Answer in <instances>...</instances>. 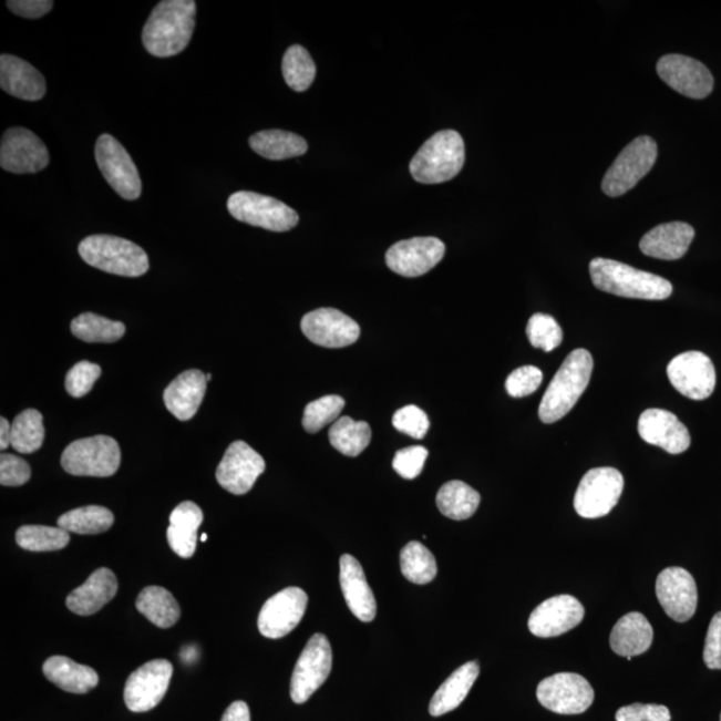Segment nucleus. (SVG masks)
I'll return each mask as SVG.
<instances>
[{"instance_id": "ea45409f", "label": "nucleus", "mask_w": 721, "mask_h": 721, "mask_svg": "<svg viewBox=\"0 0 721 721\" xmlns=\"http://www.w3.org/2000/svg\"><path fill=\"white\" fill-rule=\"evenodd\" d=\"M71 331L84 342H115L126 333V327L122 322L107 320L105 317L94 313H84L74 318L71 322Z\"/></svg>"}, {"instance_id": "a878e982", "label": "nucleus", "mask_w": 721, "mask_h": 721, "mask_svg": "<svg viewBox=\"0 0 721 721\" xmlns=\"http://www.w3.org/2000/svg\"><path fill=\"white\" fill-rule=\"evenodd\" d=\"M694 238V229L686 223H668L656 226L640 240V250L646 256L677 261L687 255Z\"/></svg>"}, {"instance_id": "49530a36", "label": "nucleus", "mask_w": 721, "mask_h": 721, "mask_svg": "<svg viewBox=\"0 0 721 721\" xmlns=\"http://www.w3.org/2000/svg\"><path fill=\"white\" fill-rule=\"evenodd\" d=\"M393 426L399 432L408 434L415 440H422L426 436L429 426V418L422 409L415 405H408L399 409L393 415Z\"/></svg>"}, {"instance_id": "20e7f679", "label": "nucleus", "mask_w": 721, "mask_h": 721, "mask_svg": "<svg viewBox=\"0 0 721 721\" xmlns=\"http://www.w3.org/2000/svg\"><path fill=\"white\" fill-rule=\"evenodd\" d=\"M465 143L454 130H444L429 138L411 162L412 177L420 184H444L463 171Z\"/></svg>"}, {"instance_id": "aec40b11", "label": "nucleus", "mask_w": 721, "mask_h": 721, "mask_svg": "<svg viewBox=\"0 0 721 721\" xmlns=\"http://www.w3.org/2000/svg\"><path fill=\"white\" fill-rule=\"evenodd\" d=\"M656 69L662 82L688 99L704 100L712 93L714 81L711 71L693 58L665 55Z\"/></svg>"}, {"instance_id": "e433bc0d", "label": "nucleus", "mask_w": 721, "mask_h": 721, "mask_svg": "<svg viewBox=\"0 0 721 721\" xmlns=\"http://www.w3.org/2000/svg\"><path fill=\"white\" fill-rule=\"evenodd\" d=\"M113 524V512L99 505L82 506L58 518L60 528L76 535H100L112 528Z\"/></svg>"}, {"instance_id": "7c9ffc66", "label": "nucleus", "mask_w": 721, "mask_h": 721, "mask_svg": "<svg viewBox=\"0 0 721 721\" xmlns=\"http://www.w3.org/2000/svg\"><path fill=\"white\" fill-rule=\"evenodd\" d=\"M478 674L480 666L477 661L466 662V665L456 669L433 694L431 704H429V713L434 718H439L456 710L466 699L467 693L471 692Z\"/></svg>"}, {"instance_id": "1a4fd4ad", "label": "nucleus", "mask_w": 721, "mask_h": 721, "mask_svg": "<svg viewBox=\"0 0 721 721\" xmlns=\"http://www.w3.org/2000/svg\"><path fill=\"white\" fill-rule=\"evenodd\" d=\"M624 490L622 474L615 467H595L580 481L575 509L584 518L607 516L619 503Z\"/></svg>"}, {"instance_id": "a19ab883", "label": "nucleus", "mask_w": 721, "mask_h": 721, "mask_svg": "<svg viewBox=\"0 0 721 721\" xmlns=\"http://www.w3.org/2000/svg\"><path fill=\"white\" fill-rule=\"evenodd\" d=\"M282 74L291 90L297 93L307 91L317 74L316 64L309 51L300 44L291 45L284 55Z\"/></svg>"}, {"instance_id": "dca6fc26", "label": "nucleus", "mask_w": 721, "mask_h": 721, "mask_svg": "<svg viewBox=\"0 0 721 721\" xmlns=\"http://www.w3.org/2000/svg\"><path fill=\"white\" fill-rule=\"evenodd\" d=\"M443 240L434 237H418L400 240L387 251L388 268L395 275L414 278L426 275L445 256Z\"/></svg>"}, {"instance_id": "4c0bfd02", "label": "nucleus", "mask_w": 721, "mask_h": 721, "mask_svg": "<svg viewBox=\"0 0 721 721\" xmlns=\"http://www.w3.org/2000/svg\"><path fill=\"white\" fill-rule=\"evenodd\" d=\"M401 571L406 579L418 586H425L437 575V563L424 544L411 542L401 550Z\"/></svg>"}, {"instance_id": "09e8293b", "label": "nucleus", "mask_w": 721, "mask_h": 721, "mask_svg": "<svg viewBox=\"0 0 721 721\" xmlns=\"http://www.w3.org/2000/svg\"><path fill=\"white\" fill-rule=\"evenodd\" d=\"M428 450L424 446L405 447L395 453L393 459V470L406 480L419 477L424 470L428 459Z\"/></svg>"}, {"instance_id": "cd10ccee", "label": "nucleus", "mask_w": 721, "mask_h": 721, "mask_svg": "<svg viewBox=\"0 0 721 721\" xmlns=\"http://www.w3.org/2000/svg\"><path fill=\"white\" fill-rule=\"evenodd\" d=\"M119 593V580L113 570L100 568L68 596V608L80 616H91L112 601Z\"/></svg>"}, {"instance_id": "39448f33", "label": "nucleus", "mask_w": 721, "mask_h": 721, "mask_svg": "<svg viewBox=\"0 0 721 721\" xmlns=\"http://www.w3.org/2000/svg\"><path fill=\"white\" fill-rule=\"evenodd\" d=\"M78 250L84 262L110 275L134 278L146 275L151 268L141 246L107 234L84 238Z\"/></svg>"}, {"instance_id": "4be33fe9", "label": "nucleus", "mask_w": 721, "mask_h": 721, "mask_svg": "<svg viewBox=\"0 0 721 721\" xmlns=\"http://www.w3.org/2000/svg\"><path fill=\"white\" fill-rule=\"evenodd\" d=\"M586 616L583 604L570 595L550 597L532 612L529 631L537 638H557L579 626Z\"/></svg>"}, {"instance_id": "9d476101", "label": "nucleus", "mask_w": 721, "mask_h": 721, "mask_svg": "<svg viewBox=\"0 0 721 721\" xmlns=\"http://www.w3.org/2000/svg\"><path fill=\"white\" fill-rule=\"evenodd\" d=\"M95 159L103 177L123 199L141 197L142 181L132 155L113 135L102 134L96 141Z\"/></svg>"}, {"instance_id": "423d86ee", "label": "nucleus", "mask_w": 721, "mask_h": 721, "mask_svg": "<svg viewBox=\"0 0 721 721\" xmlns=\"http://www.w3.org/2000/svg\"><path fill=\"white\" fill-rule=\"evenodd\" d=\"M61 464L73 476L110 477L120 470V445L109 436L76 440L64 450Z\"/></svg>"}, {"instance_id": "473e14b6", "label": "nucleus", "mask_w": 721, "mask_h": 721, "mask_svg": "<svg viewBox=\"0 0 721 721\" xmlns=\"http://www.w3.org/2000/svg\"><path fill=\"white\" fill-rule=\"evenodd\" d=\"M250 147L266 159L282 161L300 157L308 152V142L284 130H265L250 136Z\"/></svg>"}, {"instance_id": "6e6552de", "label": "nucleus", "mask_w": 721, "mask_h": 721, "mask_svg": "<svg viewBox=\"0 0 721 721\" xmlns=\"http://www.w3.org/2000/svg\"><path fill=\"white\" fill-rule=\"evenodd\" d=\"M658 158V145L651 136H639L624 148L602 179L608 197H620L639 184L652 171Z\"/></svg>"}, {"instance_id": "c756f323", "label": "nucleus", "mask_w": 721, "mask_h": 721, "mask_svg": "<svg viewBox=\"0 0 721 721\" xmlns=\"http://www.w3.org/2000/svg\"><path fill=\"white\" fill-rule=\"evenodd\" d=\"M203 522V509L193 502L181 503L172 512L167 542L174 554L182 558H190L196 554L198 529Z\"/></svg>"}, {"instance_id": "603ef678", "label": "nucleus", "mask_w": 721, "mask_h": 721, "mask_svg": "<svg viewBox=\"0 0 721 721\" xmlns=\"http://www.w3.org/2000/svg\"><path fill=\"white\" fill-rule=\"evenodd\" d=\"M703 659L710 669H721V612L712 617L708 627Z\"/></svg>"}, {"instance_id": "393cba45", "label": "nucleus", "mask_w": 721, "mask_h": 721, "mask_svg": "<svg viewBox=\"0 0 721 721\" xmlns=\"http://www.w3.org/2000/svg\"><path fill=\"white\" fill-rule=\"evenodd\" d=\"M340 583L343 597L352 614L363 622L374 620L377 602L367 581L362 565L352 555H343L340 560Z\"/></svg>"}, {"instance_id": "864d4df0", "label": "nucleus", "mask_w": 721, "mask_h": 721, "mask_svg": "<svg viewBox=\"0 0 721 721\" xmlns=\"http://www.w3.org/2000/svg\"><path fill=\"white\" fill-rule=\"evenodd\" d=\"M6 4L19 17L39 19L53 10L54 2L51 0H9Z\"/></svg>"}, {"instance_id": "a211bd4d", "label": "nucleus", "mask_w": 721, "mask_h": 721, "mask_svg": "<svg viewBox=\"0 0 721 721\" xmlns=\"http://www.w3.org/2000/svg\"><path fill=\"white\" fill-rule=\"evenodd\" d=\"M265 460L261 454L244 441H236L225 453L217 467V481L220 486L233 495H246L255 486L256 481L265 472Z\"/></svg>"}, {"instance_id": "b1692460", "label": "nucleus", "mask_w": 721, "mask_h": 721, "mask_svg": "<svg viewBox=\"0 0 721 721\" xmlns=\"http://www.w3.org/2000/svg\"><path fill=\"white\" fill-rule=\"evenodd\" d=\"M0 87L18 100L35 102L45 95V80L41 71L21 58L0 56Z\"/></svg>"}, {"instance_id": "79ce46f5", "label": "nucleus", "mask_w": 721, "mask_h": 721, "mask_svg": "<svg viewBox=\"0 0 721 721\" xmlns=\"http://www.w3.org/2000/svg\"><path fill=\"white\" fill-rule=\"evenodd\" d=\"M16 540L25 550L54 552L68 547L70 534L60 526L24 525L17 531Z\"/></svg>"}, {"instance_id": "6ab92c4d", "label": "nucleus", "mask_w": 721, "mask_h": 721, "mask_svg": "<svg viewBox=\"0 0 721 721\" xmlns=\"http://www.w3.org/2000/svg\"><path fill=\"white\" fill-rule=\"evenodd\" d=\"M301 329L309 341L329 349L353 346L361 334L360 325L353 318L331 308L310 311L302 318Z\"/></svg>"}, {"instance_id": "a18cd8bd", "label": "nucleus", "mask_w": 721, "mask_h": 721, "mask_svg": "<svg viewBox=\"0 0 721 721\" xmlns=\"http://www.w3.org/2000/svg\"><path fill=\"white\" fill-rule=\"evenodd\" d=\"M102 369L96 363L89 361L78 362L69 370L66 375V391L71 398L81 399L93 389L96 380L100 379Z\"/></svg>"}, {"instance_id": "4468645a", "label": "nucleus", "mask_w": 721, "mask_h": 721, "mask_svg": "<svg viewBox=\"0 0 721 721\" xmlns=\"http://www.w3.org/2000/svg\"><path fill=\"white\" fill-rule=\"evenodd\" d=\"M50 154L41 138L24 127L9 128L2 136L0 166L14 174H35L49 166Z\"/></svg>"}, {"instance_id": "2f4dec72", "label": "nucleus", "mask_w": 721, "mask_h": 721, "mask_svg": "<svg viewBox=\"0 0 721 721\" xmlns=\"http://www.w3.org/2000/svg\"><path fill=\"white\" fill-rule=\"evenodd\" d=\"M43 673L51 683L70 693H87L100 683V677L95 669L78 665L64 656H53L45 660Z\"/></svg>"}, {"instance_id": "6e6d98bb", "label": "nucleus", "mask_w": 721, "mask_h": 721, "mask_svg": "<svg viewBox=\"0 0 721 721\" xmlns=\"http://www.w3.org/2000/svg\"><path fill=\"white\" fill-rule=\"evenodd\" d=\"M11 446V425L4 418L0 419V450L6 451Z\"/></svg>"}, {"instance_id": "f8f14e48", "label": "nucleus", "mask_w": 721, "mask_h": 721, "mask_svg": "<svg viewBox=\"0 0 721 721\" xmlns=\"http://www.w3.org/2000/svg\"><path fill=\"white\" fill-rule=\"evenodd\" d=\"M537 700L547 710L558 714L586 712L595 700L593 686L577 673H556L537 687Z\"/></svg>"}, {"instance_id": "58836bf2", "label": "nucleus", "mask_w": 721, "mask_h": 721, "mask_svg": "<svg viewBox=\"0 0 721 721\" xmlns=\"http://www.w3.org/2000/svg\"><path fill=\"white\" fill-rule=\"evenodd\" d=\"M44 441L42 414L35 409L18 414L11 424V446L18 453L30 454L41 450Z\"/></svg>"}, {"instance_id": "7ed1b4c3", "label": "nucleus", "mask_w": 721, "mask_h": 721, "mask_svg": "<svg viewBox=\"0 0 721 721\" xmlns=\"http://www.w3.org/2000/svg\"><path fill=\"white\" fill-rule=\"evenodd\" d=\"M593 370L594 359L586 349H576L565 359L538 408L544 424H554L574 409L589 385Z\"/></svg>"}, {"instance_id": "f3484780", "label": "nucleus", "mask_w": 721, "mask_h": 721, "mask_svg": "<svg viewBox=\"0 0 721 721\" xmlns=\"http://www.w3.org/2000/svg\"><path fill=\"white\" fill-rule=\"evenodd\" d=\"M308 607V595L290 587L270 597L258 616V629L265 638L281 639L297 628Z\"/></svg>"}, {"instance_id": "c85d7f7f", "label": "nucleus", "mask_w": 721, "mask_h": 721, "mask_svg": "<svg viewBox=\"0 0 721 721\" xmlns=\"http://www.w3.org/2000/svg\"><path fill=\"white\" fill-rule=\"evenodd\" d=\"M653 641V629L647 617L640 612L622 616L610 632V648L622 658L646 653Z\"/></svg>"}, {"instance_id": "72a5a7b5", "label": "nucleus", "mask_w": 721, "mask_h": 721, "mask_svg": "<svg viewBox=\"0 0 721 721\" xmlns=\"http://www.w3.org/2000/svg\"><path fill=\"white\" fill-rule=\"evenodd\" d=\"M136 609L159 628H172L181 617V608L167 589L152 586L142 590L136 599Z\"/></svg>"}, {"instance_id": "de8ad7c7", "label": "nucleus", "mask_w": 721, "mask_h": 721, "mask_svg": "<svg viewBox=\"0 0 721 721\" xmlns=\"http://www.w3.org/2000/svg\"><path fill=\"white\" fill-rule=\"evenodd\" d=\"M543 382V372L536 367H523L512 372L506 379V392L513 399H523L535 393Z\"/></svg>"}, {"instance_id": "bb28decb", "label": "nucleus", "mask_w": 721, "mask_h": 721, "mask_svg": "<svg viewBox=\"0 0 721 721\" xmlns=\"http://www.w3.org/2000/svg\"><path fill=\"white\" fill-rule=\"evenodd\" d=\"M206 374L192 369L179 374L164 393L165 405L174 418L188 421L196 415L206 393Z\"/></svg>"}, {"instance_id": "ddd939ff", "label": "nucleus", "mask_w": 721, "mask_h": 721, "mask_svg": "<svg viewBox=\"0 0 721 721\" xmlns=\"http://www.w3.org/2000/svg\"><path fill=\"white\" fill-rule=\"evenodd\" d=\"M172 677V662L165 659L152 660L135 669L125 687L128 710L136 713L152 711L165 698Z\"/></svg>"}, {"instance_id": "37998d69", "label": "nucleus", "mask_w": 721, "mask_h": 721, "mask_svg": "<svg viewBox=\"0 0 721 721\" xmlns=\"http://www.w3.org/2000/svg\"><path fill=\"white\" fill-rule=\"evenodd\" d=\"M346 408V400L341 395H325L305 408L302 425L309 433L320 432L321 429L339 420Z\"/></svg>"}, {"instance_id": "c9c22d12", "label": "nucleus", "mask_w": 721, "mask_h": 721, "mask_svg": "<svg viewBox=\"0 0 721 721\" xmlns=\"http://www.w3.org/2000/svg\"><path fill=\"white\" fill-rule=\"evenodd\" d=\"M330 444L348 457H357L367 450L372 441V429L365 421H354L343 415L331 425Z\"/></svg>"}, {"instance_id": "8fccbe9b", "label": "nucleus", "mask_w": 721, "mask_h": 721, "mask_svg": "<svg viewBox=\"0 0 721 721\" xmlns=\"http://www.w3.org/2000/svg\"><path fill=\"white\" fill-rule=\"evenodd\" d=\"M31 477L30 465L14 454H2L0 457V484L3 486H22Z\"/></svg>"}, {"instance_id": "412c9836", "label": "nucleus", "mask_w": 721, "mask_h": 721, "mask_svg": "<svg viewBox=\"0 0 721 721\" xmlns=\"http://www.w3.org/2000/svg\"><path fill=\"white\" fill-rule=\"evenodd\" d=\"M656 595L662 609L674 621L686 622L697 612V583L684 568L671 567L662 570L656 580Z\"/></svg>"}, {"instance_id": "f704fd0d", "label": "nucleus", "mask_w": 721, "mask_h": 721, "mask_svg": "<svg viewBox=\"0 0 721 721\" xmlns=\"http://www.w3.org/2000/svg\"><path fill=\"white\" fill-rule=\"evenodd\" d=\"M480 502V493L459 480L441 486L436 498L440 512L456 522L471 518L476 513Z\"/></svg>"}, {"instance_id": "f03ea898", "label": "nucleus", "mask_w": 721, "mask_h": 721, "mask_svg": "<svg viewBox=\"0 0 721 721\" xmlns=\"http://www.w3.org/2000/svg\"><path fill=\"white\" fill-rule=\"evenodd\" d=\"M589 272L597 289L614 296L661 301L667 300L673 291L668 279L614 259L595 258L589 265Z\"/></svg>"}, {"instance_id": "5701e85b", "label": "nucleus", "mask_w": 721, "mask_h": 721, "mask_svg": "<svg viewBox=\"0 0 721 721\" xmlns=\"http://www.w3.org/2000/svg\"><path fill=\"white\" fill-rule=\"evenodd\" d=\"M639 434L646 443L671 454L683 453L691 445L690 432L677 415L662 409H648L640 415Z\"/></svg>"}, {"instance_id": "13d9d810", "label": "nucleus", "mask_w": 721, "mask_h": 721, "mask_svg": "<svg viewBox=\"0 0 721 721\" xmlns=\"http://www.w3.org/2000/svg\"><path fill=\"white\" fill-rule=\"evenodd\" d=\"M206 380H207V381H210V380H212V374H210V373H209V374H206Z\"/></svg>"}, {"instance_id": "5fc2aeb1", "label": "nucleus", "mask_w": 721, "mask_h": 721, "mask_svg": "<svg viewBox=\"0 0 721 721\" xmlns=\"http://www.w3.org/2000/svg\"><path fill=\"white\" fill-rule=\"evenodd\" d=\"M220 721H250V710L245 701H234L227 707Z\"/></svg>"}, {"instance_id": "2eb2a0df", "label": "nucleus", "mask_w": 721, "mask_h": 721, "mask_svg": "<svg viewBox=\"0 0 721 721\" xmlns=\"http://www.w3.org/2000/svg\"><path fill=\"white\" fill-rule=\"evenodd\" d=\"M667 374L672 387L686 398L701 401L710 398L717 387V370L704 353L687 352L669 362Z\"/></svg>"}, {"instance_id": "3c124183", "label": "nucleus", "mask_w": 721, "mask_h": 721, "mask_svg": "<svg viewBox=\"0 0 721 721\" xmlns=\"http://www.w3.org/2000/svg\"><path fill=\"white\" fill-rule=\"evenodd\" d=\"M616 721H671L666 705L635 703L620 708Z\"/></svg>"}, {"instance_id": "4d7b16f0", "label": "nucleus", "mask_w": 721, "mask_h": 721, "mask_svg": "<svg viewBox=\"0 0 721 721\" xmlns=\"http://www.w3.org/2000/svg\"><path fill=\"white\" fill-rule=\"evenodd\" d=\"M206 540H207V535H206V534H204L203 536H200V542H206Z\"/></svg>"}, {"instance_id": "c03bdc74", "label": "nucleus", "mask_w": 721, "mask_h": 721, "mask_svg": "<svg viewBox=\"0 0 721 721\" xmlns=\"http://www.w3.org/2000/svg\"><path fill=\"white\" fill-rule=\"evenodd\" d=\"M526 336H528L532 347L543 349L544 352H552V350L560 347L563 342L560 325L557 323L554 317L543 313L531 317L528 325H526Z\"/></svg>"}, {"instance_id": "bf43d9fd", "label": "nucleus", "mask_w": 721, "mask_h": 721, "mask_svg": "<svg viewBox=\"0 0 721 721\" xmlns=\"http://www.w3.org/2000/svg\"><path fill=\"white\" fill-rule=\"evenodd\" d=\"M720 721H721V714H720Z\"/></svg>"}, {"instance_id": "9b49d317", "label": "nucleus", "mask_w": 721, "mask_h": 721, "mask_svg": "<svg viewBox=\"0 0 721 721\" xmlns=\"http://www.w3.org/2000/svg\"><path fill=\"white\" fill-rule=\"evenodd\" d=\"M333 652L327 636H311L298 659L290 683V697L296 704H303L329 678Z\"/></svg>"}, {"instance_id": "f257e3e1", "label": "nucleus", "mask_w": 721, "mask_h": 721, "mask_svg": "<svg viewBox=\"0 0 721 721\" xmlns=\"http://www.w3.org/2000/svg\"><path fill=\"white\" fill-rule=\"evenodd\" d=\"M194 0H164L155 6L142 31V43L157 58L178 55L192 41L196 28Z\"/></svg>"}, {"instance_id": "0eeeda50", "label": "nucleus", "mask_w": 721, "mask_h": 721, "mask_svg": "<svg viewBox=\"0 0 721 721\" xmlns=\"http://www.w3.org/2000/svg\"><path fill=\"white\" fill-rule=\"evenodd\" d=\"M227 210L239 223L265 230L284 233L295 229L300 217L281 200L255 192H237L227 200Z\"/></svg>"}]
</instances>
